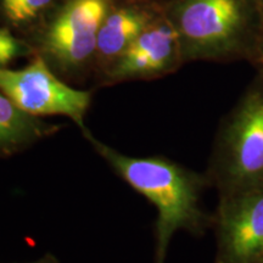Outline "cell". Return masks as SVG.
Returning <instances> with one entry per match:
<instances>
[{"label":"cell","mask_w":263,"mask_h":263,"mask_svg":"<svg viewBox=\"0 0 263 263\" xmlns=\"http://www.w3.org/2000/svg\"><path fill=\"white\" fill-rule=\"evenodd\" d=\"M83 137L123 182L155 206L154 263H166L171 240L176 233L202 236L211 228L213 215L202 206L203 192L210 188L205 173L164 156L126 155L97 139L90 130Z\"/></svg>","instance_id":"cell-1"},{"label":"cell","mask_w":263,"mask_h":263,"mask_svg":"<svg viewBox=\"0 0 263 263\" xmlns=\"http://www.w3.org/2000/svg\"><path fill=\"white\" fill-rule=\"evenodd\" d=\"M205 174L218 196L263 188V73L223 118Z\"/></svg>","instance_id":"cell-2"},{"label":"cell","mask_w":263,"mask_h":263,"mask_svg":"<svg viewBox=\"0 0 263 263\" xmlns=\"http://www.w3.org/2000/svg\"><path fill=\"white\" fill-rule=\"evenodd\" d=\"M173 26L184 61L254 60L262 38L250 0H184Z\"/></svg>","instance_id":"cell-3"},{"label":"cell","mask_w":263,"mask_h":263,"mask_svg":"<svg viewBox=\"0 0 263 263\" xmlns=\"http://www.w3.org/2000/svg\"><path fill=\"white\" fill-rule=\"evenodd\" d=\"M0 91L31 116L67 117L83 136L89 132L85 116L91 104L90 91L68 85L37 54L20 70L0 67Z\"/></svg>","instance_id":"cell-4"},{"label":"cell","mask_w":263,"mask_h":263,"mask_svg":"<svg viewBox=\"0 0 263 263\" xmlns=\"http://www.w3.org/2000/svg\"><path fill=\"white\" fill-rule=\"evenodd\" d=\"M107 0H70L48 26L37 55L58 76L81 73L95 60Z\"/></svg>","instance_id":"cell-5"},{"label":"cell","mask_w":263,"mask_h":263,"mask_svg":"<svg viewBox=\"0 0 263 263\" xmlns=\"http://www.w3.org/2000/svg\"><path fill=\"white\" fill-rule=\"evenodd\" d=\"M215 263L263 262V188L218 196Z\"/></svg>","instance_id":"cell-6"},{"label":"cell","mask_w":263,"mask_h":263,"mask_svg":"<svg viewBox=\"0 0 263 263\" xmlns=\"http://www.w3.org/2000/svg\"><path fill=\"white\" fill-rule=\"evenodd\" d=\"M184 61L173 24H150L104 73L110 83L149 80L171 73Z\"/></svg>","instance_id":"cell-7"},{"label":"cell","mask_w":263,"mask_h":263,"mask_svg":"<svg viewBox=\"0 0 263 263\" xmlns=\"http://www.w3.org/2000/svg\"><path fill=\"white\" fill-rule=\"evenodd\" d=\"M64 124L24 112L0 91V159H8L59 133Z\"/></svg>","instance_id":"cell-8"},{"label":"cell","mask_w":263,"mask_h":263,"mask_svg":"<svg viewBox=\"0 0 263 263\" xmlns=\"http://www.w3.org/2000/svg\"><path fill=\"white\" fill-rule=\"evenodd\" d=\"M150 25L144 11L123 8L107 14L99 29L95 61L103 73Z\"/></svg>","instance_id":"cell-9"},{"label":"cell","mask_w":263,"mask_h":263,"mask_svg":"<svg viewBox=\"0 0 263 263\" xmlns=\"http://www.w3.org/2000/svg\"><path fill=\"white\" fill-rule=\"evenodd\" d=\"M52 0H0L3 12L11 24L25 25L32 21Z\"/></svg>","instance_id":"cell-10"},{"label":"cell","mask_w":263,"mask_h":263,"mask_svg":"<svg viewBox=\"0 0 263 263\" xmlns=\"http://www.w3.org/2000/svg\"><path fill=\"white\" fill-rule=\"evenodd\" d=\"M34 52L28 43L16 38L6 28L0 27V67H6L16 59L29 57Z\"/></svg>","instance_id":"cell-11"},{"label":"cell","mask_w":263,"mask_h":263,"mask_svg":"<svg viewBox=\"0 0 263 263\" xmlns=\"http://www.w3.org/2000/svg\"><path fill=\"white\" fill-rule=\"evenodd\" d=\"M254 61H256L259 66H261L262 72H263V37L261 38V42H259L257 52H256V57L254 59Z\"/></svg>","instance_id":"cell-12"},{"label":"cell","mask_w":263,"mask_h":263,"mask_svg":"<svg viewBox=\"0 0 263 263\" xmlns=\"http://www.w3.org/2000/svg\"><path fill=\"white\" fill-rule=\"evenodd\" d=\"M31 263H59V262H58V259L54 257V256L47 255V256H44V257L39 258V259H37V261L31 262Z\"/></svg>","instance_id":"cell-13"},{"label":"cell","mask_w":263,"mask_h":263,"mask_svg":"<svg viewBox=\"0 0 263 263\" xmlns=\"http://www.w3.org/2000/svg\"><path fill=\"white\" fill-rule=\"evenodd\" d=\"M262 73H263V72H262Z\"/></svg>","instance_id":"cell-14"},{"label":"cell","mask_w":263,"mask_h":263,"mask_svg":"<svg viewBox=\"0 0 263 263\" xmlns=\"http://www.w3.org/2000/svg\"><path fill=\"white\" fill-rule=\"evenodd\" d=\"M262 263H263V262H262Z\"/></svg>","instance_id":"cell-15"}]
</instances>
